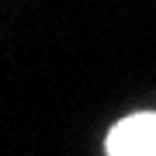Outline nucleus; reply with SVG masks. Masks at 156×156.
I'll use <instances>...</instances> for the list:
<instances>
[{"instance_id": "obj_1", "label": "nucleus", "mask_w": 156, "mask_h": 156, "mask_svg": "<svg viewBox=\"0 0 156 156\" xmlns=\"http://www.w3.org/2000/svg\"><path fill=\"white\" fill-rule=\"evenodd\" d=\"M108 156H156V111L118 122L108 135Z\"/></svg>"}]
</instances>
